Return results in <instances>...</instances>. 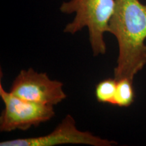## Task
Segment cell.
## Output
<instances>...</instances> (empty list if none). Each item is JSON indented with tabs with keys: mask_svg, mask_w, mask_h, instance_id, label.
<instances>
[{
	"mask_svg": "<svg viewBox=\"0 0 146 146\" xmlns=\"http://www.w3.org/2000/svg\"><path fill=\"white\" fill-rule=\"evenodd\" d=\"M117 80L115 78H106L99 82L95 89V96L97 101L102 104L114 106Z\"/></svg>",
	"mask_w": 146,
	"mask_h": 146,
	"instance_id": "52a82bcc",
	"label": "cell"
},
{
	"mask_svg": "<svg viewBox=\"0 0 146 146\" xmlns=\"http://www.w3.org/2000/svg\"><path fill=\"white\" fill-rule=\"evenodd\" d=\"M145 4L146 5V0H145Z\"/></svg>",
	"mask_w": 146,
	"mask_h": 146,
	"instance_id": "ba28073f",
	"label": "cell"
},
{
	"mask_svg": "<svg viewBox=\"0 0 146 146\" xmlns=\"http://www.w3.org/2000/svg\"><path fill=\"white\" fill-rule=\"evenodd\" d=\"M115 7V0H70L60 7L62 13L75 14L72 22L66 25L64 33L74 35L87 28L89 40L94 56L106 53L104 34Z\"/></svg>",
	"mask_w": 146,
	"mask_h": 146,
	"instance_id": "7a4b0ae2",
	"label": "cell"
},
{
	"mask_svg": "<svg viewBox=\"0 0 146 146\" xmlns=\"http://www.w3.org/2000/svg\"><path fill=\"white\" fill-rule=\"evenodd\" d=\"M64 144H83L92 146H112L117 143L79 130L76 121L67 114L54 131L43 136L19 138L0 142V146H55Z\"/></svg>",
	"mask_w": 146,
	"mask_h": 146,
	"instance_id": "5b68a950",
	"label": "cell"
},
{
	"mask_svg": "<svg viewBox=\"0 0 146 146\" xmlns=\"http://www.w3.org/2000/svg\"><path fill=\"white\" fill-rule=\"evenodd\" d=\"M62 82L51 79L46 72L29 68L18 73L10 92L26 101L54 106L66 98Z\"/></svg>",
	"mask_w": 146,
	"mask_h": 146,
	"instance_id": "277c9868",
	"label": "cell"
},
{
	"mask_svg": "<svg viewBox=\"0 0 146 146\" xmlns=\"http://www.w3.org/2000/svg\"><path fill=\"white\" fill-rule=\"evenodd\" d=\"M108 33L118 46L114 78L133 81L146 65V5L139 0H115Z\"/></svg>",
	"mask_w": 146,
	"mask_h": 146,
	"instance_id": "6da1fadb",
	"label": "cell"
},
{
	"mask_svg": "<svg viewBox=\"0 0 146 146\" xmlns=\"http://www.w3.org/2000/svg\"><path fill=\"white\" fill-rule=\"evenodd\" d=\"M0 97L4 108L0 116V131L10 133L37 127L55 116L54 106L41 104L18 98L0 84Z\"/></svg>",
	"mask_w": 146,
	"mask_h": 146,
	"instance_id": "3957f363",
	"label": "cell"
},
{
	"mask_svg": "<svg viewBox=\"0 0 146 146\" xmlns=\"http://www.w3.org/2000/svg\"><path fill=\"white\" fill-rule=\"evenodd\" d=\"M135 94L133 81L125 78L117 80L114 106L118 107H129L134 102Z\"/></svg>",
	"mask_w": 146,
	"mask_h": 146,
	"instance_id": "8992f818",
	"label": "cell"
}]
</instances>
